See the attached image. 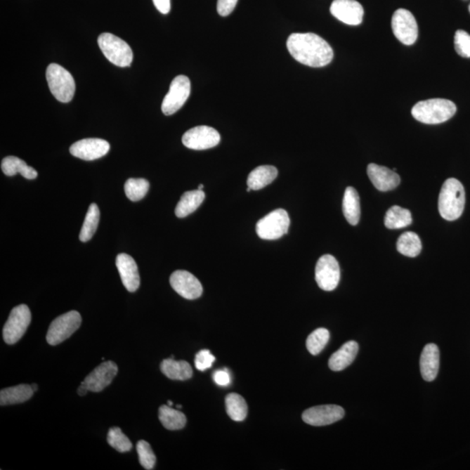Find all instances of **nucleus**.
<instances>
[{"mask_svg": "<svg viewBox=\"0 0 470 470\" xmlns=\"http://www.w3.org/2000/svg\"><path fill=\"white\" fill-rule=\"evenodd\" d=\"M287 47L295 60L308 67H323L333 60L332 47L312 32L291 34L287 40Z\"/></svg>", "mask_w": 470, "mask_h": 470, "instance_id": "nucleus-1", "label": "nucleus"}, {"mask_svg": "<svg viewBox=\"0 0 470 470\" xmlns=\"http://www.w3.org/2000/svg\"><path fill=\"white\" fill-rule=\"evenodd\" d=\"M465 190L460 181L450 178L444 182L440 189L438 209L443 218L455 221L464 213L465 207Z\"/></svg>", "mask_w": 470, "mask_h": 470, "instance_id": "nucleus-2", "label": "nucleus"}, {"mask_svg": "<svg viewBox=\"0 0 470 470\" xmlns=\"http://www.w3.org/2000/svg\"><path fill=\"white\" fill-rule=\"evenodd\" d=\"M457 112V105L445 98H431L418 102L412 108L413 117L428 125H436L450 119Z\"/></svg>", "mask_w": 470, "mask_h": 470, "instance_id": "nucleus-3", "label": "nucleus"}, {"mask_svg": "<svg viewBox=\"0 0 470 470\" xmlns=\"http://www.w3.org/2000/svg\"><path fill=\"white\" fill-rule=\"evenodd\" d=\"M49 89L57 100L68 103L74 98L75 81L70 72L58 64H50L46 69Z\"/></svg>", "mask_w": 470, "mask_h": 470, "instance_id": "nucleus-4", "label": "nucleus"}, {"mask_svg": "<svg viewBox=\"0 0 470 470\" xmlns=\"http://www.w3.org/2000/svg\"><path fill=\"white\" fill-rule=\"evenodd\" d=\"M98 46L111 63L119 67H129L133 62V51L129 44L109 32H104L98 39Z\"/></svg>", "mask_w": 470, "mask_h": 470, "instance_id": "nucleus-5", "label": "nucleus"}, {"mask_svg": "<svg viewBox=\"0 0 470 470\" xmlns=\"http://www.w3.org/2000/svg\"><path fill=\"white\" fill-rule=\"evenodd\" d=\"M290 218L286 210L279 209L261 218L256 224V233L262 240H274L287 234Z\"/></svg>", "mask_w": 470, "mask_h": 470, "instance_id": "nucleus-6", "label": "nucleus"}, {"mask_svg": "<svg viewBox=\"0 0 470 470\" xmlns=\"http://www.w3.org/2000/svg\"><path fill=\"white\" fill-rule=\"evenodd\" d=\"M82 318L77 311L64 313L51 323L47 331L46 341L50 345L56 346L67 340L79 329Z\"/></svg>", "mask_w": 470, "mask_h": 470, "instance_id": "nucleus-7", "label": "nucleus"}, {"mask_svg": "<svg viewBox=\"0 0 470 470\" xmlns=\"http://www.w3.org/2000/svg\"><path fill=\"white\" fill-rule=\"evenodd\" d=\"M31 320L32 313L27 305L22 304L14 308L3 329V338L6 344H17L23 337Z\"/></svg>", "mask_w": 470, "mask_h": 470, "instance_id": "nucleus-8", "label": "nucleus"}, {"mask_svg": "<svg viewBox=\"0 0 470 470\" xmlns=\"http://www.w3.org/2000/svg\"><path fill=\"white\" fill-rule=\"evenodd\" d=\"M190 79L185 75H178L171 83L169 92L164 98L162 110L164 115L169 116L176 114L183 107L190 96Z\"/></svg>", "mask_w": 470, "mask_h": 470, "instance_id": "nucleus-9", "label": "nucleus"}, {"mask_svg": "<svg viewBox=\"0 0 470 470\" xmlns=\"http://www.w3.org/2000/svg\"><path fill=\"white\" fill-rule=\"evenodd\" d=\"M392 30L397 39L411 46L418 38V25L413 14L406 9L396 10L392 17Z\"/></svg>", "mask_w": 470, "mask_h": 470, "instance_id": "nucleus-10", "label": "nucleus"}, {"mask_svg": "<svg viewBox=\"0 0 470 470\" xmlns=\"http://www.w3.org/2000/svg\"><path fill=\"white\" fill-rule=\"evenodd\" d=\"M341 270L337 259L333 255H322L317 261L315 280L320 289L333 291L340 282Z\"/></svg>", "mask_w": 470, "mask_h": 470, "instance_id": "nucleus-11", "label": "nucleus"}, {"mask_svg": "<svg viewBox=\"0 0 470 470\" xmlns=\"http://www.w3.org/2000/svg\"><path fill=\"white\" fill-rule=\"evenodd\" d=\"M221 136L213 127L200 126L189 129L182 137V143L192 150H207L220 143Z\"/></svg>", "mask_w": 470, "mask_h": 470, "instance_id": "nucleus-12", "label": "nucleus"}, {"mask_svg": "<svg viewBox=\"0 0 470 470\" xmlns=\"http://www.w3.org/2000/svg\"><path fill=\"white\" fill-rule=\"evenodd\" d=\"M171 287L187 300H195L202 296L203 287L194 275L185 270L174 272L170 277Z\"/></svg>", "mask_w": 470, "mask_h": 470, "instance_id": "nucleus-13", "label": "nucleus"}, {"mask_svg": "<svg viewBox=\"0 0 470 470\" xmlns=\"http://www.w3.org/2000/svg\"><path fill=\"white\" fill-rule=\"evenodd\" d=\"M344 414V410L338 405L316 406L305 410L302 414V420L306 424L320 427L341 420Z\"/></svg>", "mask_w": 470, "mask_h": 470, "instance_id": "nucleus-14", "label": "nucleus"}, {"mask_svg": "<svg viewBox=\"0 0 470 470\" xmlns=\"http://www.w3.org/2000/svg\"><path fill=\"white\" fill-rule=\"evenodd\" d=\"M110 144L102 138H84L72 144L70 148L72 155L84 160H94L108 154Z\"/></svg>", "mask_w": 470, "mask_h": 470, "instance_id": "nucleus-15", "label": "nucleus"}, {"mask_svg": "<svg viewBox=\"0 0 470 470\" xmlns=\"http://www.w3.org/2000/svg\"><path fill=\"white\" fill-rule=\"evenodd\" d=\"M330 13L338 20L349 25H358L363 20V7L356 0H334Z\"/></svg>", "mask_w": 470, "mask_h": 470, "instance_id": "nucleus-16", "label": "nucleus"}, {"mask_svg": "<svg viewBox=\"0 0 470 470\" xmlns=\"http://www.w3.org/2000/svg\"><path fill=\"white\" fill-rule=\"evenodd\" d=\"M117 374L118 366L112 360H108V362L102 363L96 369H94L87 375L84 381L89 391L101 392L111 384Z\"/></svg>", "mask_w": 470, "mask_h": 470, "instance_id": "nucleus-17", "label": "nucleus"}, {"mask_svg": "<svg viewBox=\"0 0 470 470\" xmlns=\"http://www.w3.org/2000/svg\"><path fill=\"white\" fill-rule=\"evenodd\" d=\"M367 173L371 182L379 191H391L398 187L400 182L399 174L395 171L379 166L377 164H370L367 166Z\"/></svg>", "mask_w": 470, "mask_h": 470, "instance_id": "nucleus-18", "label": "nucleus"}, {"mask_svg": "<svg viewBox=\"0 0 470 470\" xmlns=\"http://www.w3.org/2000/svg\"><path fill=\"white\" fill-rule=\"evenodd\" d=\"M116 267L122 278L123 285L129 292H136L141 284L138 266L132 256L126 254H119L116 258Z\"/></svg>", "mask_w": 470, "mask_h": 470, "instance_id": "nucleus-19", "label": "nucleus"}, {"mask_svg": "<svg viewBox=\"0 0 470 470\" xmlns=\"http://www.w3.org/2000/svg\"><path fill=\"white\" fill-rule=\"evenodd\" d=\"M440 352L436 344L426 345L422 351L420 367L422 378L426 381H433L439 372Z\"/></svg>", "mask_w": 470, "mask_h": 470, "instance_id": "nucleus-20", "label": "nucleus"}, {"mask_svg": "<svg viewBox=\"0 0 470 470\" xmlns=\"http://www.w3.org/2000/svg\"><path fill=\"white\" fill-rule=\"evenodd\" d=\"M359 351V345L355 341L346 342L340 349L331 355L329 360V369L341 371L351 365Z\"/></svg>", "mask_w": 470, "mask_h": 470, "instance_id": "nucleus-21", "label": "nucleus"}, {"mask_svg": "<svg viewBox=\"0 0 470 470\" xmlns=\"http://www.w3.org/2000/svg\"><path fill=\"white\" fill-rule=\"evenodd\" d=\"M162 372L171 380L187 381L192 377L190 364L185 360H176L172 358L164 360L160 364Z\"/></svg>", "mask_w": 470, "mask_h": 470, "instance_id": "nucleus-22", "label": "nucleus"}, {"mask_svg": "<svg viewBox=\"0 0 470 470\" xmlns=\"http://www.w3.org/2000/svg\"><path fill=\"white\" fill-rule=\"evenodd\" d=\"M278 176V170L274 166H260L254 169L247 178V187L252 190H260L267 187Z\"/></svg>", "mask_w": 470, "mask_h": 470, "instance_id": "nucleus-23", "label": "nucleus"}, {"mask_svg": "<svg viewBox=\"0 0 470 470\" xmlns=\"http://www.w3.org/2000/svg\"><path fill=\"white\" fill-rule=\"evenodd\" d=\"M205 192L203 190H192L184 192L180 202L177 204L176 216L178 218H185L191 214L202 205L205 200Z\"/></svg>", "mask_w": 470, "mask_h": 470, "instance_id": "nucleus-24", "label": "nucleus"}, {"mask_svg": "<svg viewBox=\"0 0 470 470\" xmlns=\"http://www.w3.org/2000/svg\"><path fill=\"white\" fill-rule=\"evenodd\" d=\"M1 169L6 176H14L20 174L22 176L27 178V180H34L38 176L37 171L29 167L24 160L15 156H8L3 159Z\"/></svg>", "mask_w": 470, "mask_h": 470, "instance_id": "nucleus-25", "label": "nucleus"}, {"mask_svg": "<svg viewBox=\"0 0 470 470\" xmlns=\"http://www.w3.org/2000/svg\"><path fill=\"white\" fill-rule=\"evenodd\" d=\"M34 389L31 385L20 384L15 387L2 389L0 392V404L1 406L13 405L30 400L34 396Z\"/></svg>", "mask_w": 470, "mask_h": 470, "instance_id": "nucleus-26", "label": "nucleus"}, {"mask_svg": "<svg viewBox=\"0 0 470 470\" xmlns=\"http://www.w3.org/2000/svg\"><path fill=\"white\" fill-rule=\"evenodd\" d=\"M342 211L349 224L353 226L358 224L360 218V197L358 192L352 187L346 188L342 202Z\"/></svg>", "mask_w": 470, "mask_h": 470, "instance_id": "nucleus-27", "label": "nucleus"}, {"mask_svg": "<svg viewBox=\"0 0 470 470\" xmlns=\"http://www.w3.org/2000/svg\"><path fill=\"white\" fill-rule=\"evenodd\" d=\"M159 419L164 428L169 431H178L187 424V417L181 411L174 410L169 405H162L159 410Z\"/></svg>", "mask_w": 470, "mask_h": 470, "instance_id": "nucleus-28", "label": "nucleus"}, {"mask_svg": "<svg viewBox=\"0 0 470 470\" xmlns=\"http://www.w3.org/2000/svg\"><path fill=\"white\" fill-rule=\"evenodd\" d=\"M384 224L386 228L389 229H400L409 227L412 224L410 211L399 206L391 207L386 213Z\"/></svg>", "mask_w": 470, "mask_h": 470, "instance_id": "nucleus-29", "label": "nucleus"}, {"mask_svg": "<svg viewBox=\"0 0 470 470\" xmlns=\"http://www.w3.org/2000/svg\"><path fill=\"white\" fill-rule=\"evenodd\" d=\"M400 254L407 257H417L422 251L420 237L414 232H406L399 237L396 243Z\"/></svg>", "mask_w": 470, "mask_h": 470, "instance_id": "nucleus-30", "label": "nucleus"}, {"mask_svg": "<svg viewBox=\"0 0 470 470\" xmlns=\"http://www.w3.org/2000/svg\"><path fill=\"white\" fill-rule=\"evenodd\" d=\"M226 407L229 417L235 422L245 420L249 411L245 399L235 393H229L226 397Z\"/></svg>", "mask_w": 470, "mask_h": 470, "instance_id": "nucleus-31", "label": "nucleus"}, {"mask_svg": "<svg viewBox=\"0 0 470 470\" xmlns=\"http://www.w3.org/2000/svg\"><path fill=\"white\" fill-rule=\"evenodd\" d=\"M100 218V213L97 204H91L79 234V240L82 242H87L93 238L97 230Z\"/></svg>", "mask_w": 470, "mask_h": 470, "instance_id": "nucleus-32", "label": "nucleus"}, {"mask_svg": "<svg viewBox=\"0 0 470 470\" xmlns=\"http://www.w3.org/2000/svg\"><path fill=\"white\" fill-rule=\"evenodd\" d=\"M150 184L145 178H129L125 183L127 198L132 202H138L148 194Z\"/></svg>", "mask_w": 470, "mask_h": 470, "instance_id": "nucleus-33", "label": "nucleus"}, {"mask_svg": "<svg viewBox=\"0 0 470 470\" xmlns=\"http://www.w3.org/2000/svg\"><path fill=\"white\" fill-rule=\"evenodd\" d=\"M329 330L322 329V327L313 331V333L309 334L307 342H306L308 352L313 355H319L326 347L327 342L329 341Z\"/></svg>", "mask_w": 470, "mask_h": 470, "instance_id": "nucleus-34", "label": "nucleus"}, {"mask_svg": "<svg viewBox=\"0 0 470 470\" xmlns=\"http://www.w3.org/2000/svg\"><path fill=\"white\" fill-rule=\"evenodd\" d=\"M107 443L109 445L114 448L120 453H126L132 450L133 444L129 437L124 433L119 428L110 429L107 435Z\"/></svg>", "mask_w": 470, "mask_h": 470, "instance_id": "nucleus-35", "label": "nucleus"}, {"mask_svg": "<svg viewBox=\"0 0 470 470\" xmlns=\"http://www.w3.org/2000/svg\"><path fill=\"white\" fill-rule=\"evenodd\" d=\"M137 452L138 460H140L142 467L148 470L154 469L156 464V457L150 444L145 440H140L137 443Z\"/></svg>", "mask_w": 470, "mask_h": 470, "instance_id": "nucleus-36", "label": "nucleus"}, {"mask_svg": "<svg viewBox=\"0 0 470 470\" xmlns=\"http://www.w3.org/2000/svg\"><path fill=\"white\" fill-rule=\"evenodd\" d=\"M455 49L458 56L470 58V35L467 32L458 30L455 32Z\"/></svg>", "mask_w": 470, "mask_h": 470, "instance_id": "nucleus-37", "label": "nucleus"}, {"mask_svg": "<svg viewBox=\"0 0 470 470\" xmlns=\"http://www.w3.org/2000/svg\"><path fill=\"white\" fill-rule=\"evenodd\" d=\"M216 360L214 356L207 349L200 351L195 356V367L200 371H205L212 367L213 363Z\"/></svg>", "mask_w": 470, "mask_h": 470, "instance_id": "nucleus-38", "label": "nucleus"}, {"mask_svg": "<svg viewBox=\"0 0 470 470\" xmlns=\"http://www.w3.org/2000/svg\"><path fill=\"white\" fill-rule=\"evenodd\" d=\"M238 0H218L217 12L222 17H227L233 13Z\"/></svg>", "mask_w": 470, "mask_h": 470, "instance_id": "nucleus-39", "label": "nucleus"}, {"mask_svg": "<svg viewBox=\"0 0 470 470\" xmlns=\"http://www.w3.org/2000/svg\"><path fill=\"white\" fill-rule=\"evenodd\" d=\"M214 380L220 386H228L230 382V377L226 370H218L214 374Z\"/></svg>", "mask_w": 470, "mask_h": 470, "instance_id": "nucleus-40", "label": "nucleus"}, {"mask_svg": "<svg viewBox=\"0 0 470 470\" xmlns=\"http://www.w3.org/2000/svg\"><path fill=\"white\" fill-rule=\"evenodd\" d=\"M152 1H154L156 9L158 10L160 13L167 14L170 12V0H152Z\"/></svg>", "mask_w": 470, "mask_h": 470, "instance_id": "nucleus-41", "label": "nucleus"}, {"mask_svg": "<svg viewBox=\"0 0 470 470\" xmlns=\"http://www.w3.org/2000/svg\"><path fill=\"white\" fill-rule=\"evenodd\" d=\"M89 388H87V386L85 384V381L81 382V384H80V386L78 389L79 396H86L87 392H89Z\"/></svg>", "mask_w": 470, "mask_h": 470, "instance_id": "nucleus-42", "label": "nucleus"}, {"mask_svg": "<svg viewBox=\"0 0 470 470\" xmlns=\"http://www.w3.org/2000/svg\"><path fill=\"white\" fill-rule=\"evenodd\" d=\"M32 389H34V392H37L39 389V386L36 384H32Z\"/></svg>", "mask_w": 470, "mask_h": 470, "instance_id": "nucleus-43", "label": "nucleus"}, {"mask_svg": "<svg viewBox=\"0 0 470 470\" xmlns=\"http://www.w3.org/2000/svg\"><path fill=\"white\" fill-rule=\"evenodd\" d=\"M167 405L172 407L174 405L172 400H169V402H167Z\"/></svg>", "mask_w": 470, "mask_h": 470, "instance_id": "nucleus-44", "label": "nucleus"}, {"mask_svg": "<svg viewBox=\"0 0 470 470\" xmlns=\"http://www.w3.org/2000/svg\"><path fill=\"white\" fill-rule=\"evenodd\" d=\"M203 188H204V185L202 184V185H199V188H198V189H199V190H203Z\"/></svg>", "mask_w": 470, "mask_h": 470, "instance_id": "nucleus-45", "label": "nucleus"}, {"mask_svg": "<svg viewBox=\"0 0 470 470\" xmlns=\"http://www.w3.org/2000/svg\"><path fill=\"white\" fill-rule=\"evenodd\" d=\"M252 191V189H251L249 187L247 188V192H251Z\"/></svg>", "mask_w": 470, "mask_h": 470, "instance_id": "nucleus-46", "label": "nucleus"}, {"mask_svg": "<svg viewBox=\"0 0 470 470\" xmlns=\"http://www.w3.org/2000/svg\"><path fill=\"white\" fill-rule=\"evenodd\" d=\"M181 407H182L181 405H177V409H178V410L181 409Z\"/></svg>", "mask_w": 470, "mask_h": 470, "instance_id": "nucleus-47", "label": "nucleus"}, {"mask_svg": "<svg viewBox=\"0 0 470 470\" xmlns=\"http://www.w3.org/2000/svg\"><path fill=\"white\" fill-rule=\"evenodd\" d=\"M469 13H470V5H469Z\"/></svg>", "mask_w": 470, "mask_h": 470, "instance_id": "nucleus-48", "label": "nucleus"}]
</instances>
